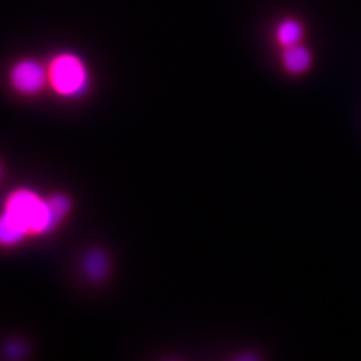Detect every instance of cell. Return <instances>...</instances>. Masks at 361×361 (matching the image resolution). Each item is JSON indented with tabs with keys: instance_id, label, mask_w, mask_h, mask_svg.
Returning a JSON list of instances; mask_svg holds the SVG:
<instances>
[{
	"instance_id": "cell-1",
	"label": "cell",
	"mask_w": 361,
	"mask_h": 361,
	"mask_svg": "<svg viewBox=\"0 0 361 361\" xmlns=\"http://www.w3.org/2000/svg\"><path fill=\"white\" fill-rule=\"evenodd\" d=\"M71 210V201L63 193L43 198L28 188L15 189L7 195L0 212V246L13 247L28 237L55 232Z\"/></svg>"
},
{
	"instance_id": "cell-2",
	"label": "cell",
	"mask_w": 361,
	"mask_h": 361,
	"mask_svg": "<svg viewBox=\"0 0 361 361\" xmlns=\"http://www.w3.org/2000/svg\"><path fill=\"white\" fill-rule=\"evenodd\" d=\"M46 63L49 87L58 97L77 99L90 90V68L78 52L70 50L55 52Z\"/></svg>"
},
{
	"instance_id": "cell-3",
	"label": "cell",
	"mask_w": 361,
	"mask_h": 361,
	"mask_svg": "<svg viewBox=\"0 0 361 361\" xmlns=\"http://www.w3.org/2000/svg\"><path fill=\"white\" fill-rule=\"evenodd\" d=\"M8 83L23 97H35L49 87L47 63L35 58H20L8 70Z\"/></svg>"
},
{
	"instance_id": "cell-4",
	"label": "cell",
	"mask_w": 361,
	"mask_h": 361,
	"mask_svg": "<svg viewBox=\"0 0 361 361\" xmlns=\"http://www.w3.org/2000/svg\"><path fill=\"white\" fill-rule=\"evenodd\" d=\"M82 268L91 281L99 283L109 276L110 259L104 250L92 249L90 252H87L83 258Z\"/></svg>"
},
{
	"instance_id": "cell-5",
	"label": "cell",
	"mask_w": 361,
	"mask_h": 361,
	"mask_svg": "<svg viewBox=\"0 0 361 361\" xmlns=\"http://www.w3.org/2000/svg\"><path fill=\"white\" fill-rule=\"evenodd\" d=\"M283 65L285 70L293 75L302 74L312 65V55L305 47L298 44L286 47L283 54Z\"/></svg>"
},
{
	"instance_id": "cell-6",
	"label": "cell",
	"mask_w": 361,
	"mask_h": 361,
	"mask_svg": "<svg viewBox=\"0 0 361 361\" xmlns=\"http://www.w3.org/2000/svg\"><path fill=\"white\" fill-rule=\"evenodd\" d=\"M301 35H302L301 26L295 20H286L277 31L279 42L285 47H290V46L297 44Z\"/></svg>"
},
{
	"instance_id": "cell-7",
	"label": "cell",
	"mask_w": 361,
	"mask_h": 361,
	"mask_svg": "<svg viewBox=\"0 0 361 361\" xmlns=\"http://www.w3.org/2000/svg\"><path fill=\"white\" fill-rule=\"evenodd\" d=\"M23 350H25V347H23L22 344L16 343V341H13V343L8 344V345L6 347V353H7L10 357H13V359L20 357V356L23 355Z\"/></svg>"
},
{
	"instance_id": "cell-8",
	"label": "cell",
	"mask_w": 361,
	"mask_h": 361,
	"mask_svg": "<svg viewBox=\"0 0 361 361\" xmlns=\"http://www.w3.org/2000/svg\"><path fill=\"white\" fill-rule=\"evenodd\" d=\"M1 174H3V168H1V165H0V178H1Z\"/></svg>"
}]
</instances>
